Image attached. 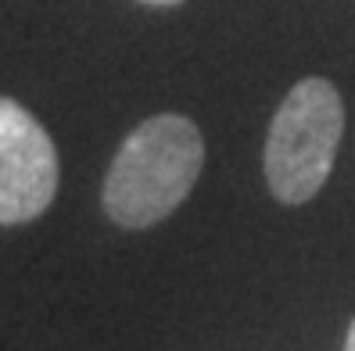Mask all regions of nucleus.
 Masks as SVG:
<instances>
[{"mask_svg":"<svg viewBox=\"0 0 355 351\" xmlns=\"http://www.w3.org/2000/svg\"><path fill=\"white\" fill-rule=\"evenodd\" d=\"M345 105L330 79L309 75L280 100L266 140V179L284 204H305L334 169Z\"/></svg>","mask_w":355,"mask_h":351,"instance_id":"nucleus-2","label":"nucleus"},{"mask_svg":"<svg viewBox=\"0 0 355 351\" xmlns=\"http://www.w3.org/2000/svg\"><path fill=\"white\" fill-rule=\"evenodd\" d=\"M345 351H355V319L348 326V341H345Z\"/></svg>","mask_w":355,"mask_h":351,"instance_id":"nucleus-4","label":"nucleus"},{"mask_svg":"<svg viewBox=\"0 0 355 351\" xmlns=\"http://www.w3.org/2000/svg\"><path fill=\"white\" fill-rule=\"evenodd\" d=\"M140 4H155V8H169V4H180V0H140Z\"/></svg>","mask_w":355,"mask_h":351,"instance_id":"nucleus-5","label":"nucleus"},{"mask_svg":"<svg viewBox=\"0 0 355 351\" xmlns=\"http://www.w3.org/2000/svg\"><path fill=\"white\" fill-rule=\"evenodd\" d=\"M58 194V151L47 129L11 97H0V222L40 219Z\"/></svg>","mask_w":355,"mask_h":351,"instance_id":"nucleus-3","label":"nucleus"},{"mask_svg":"<svg viewBox=\"0 0 355 351\" xmlns=\"http://www.w3.org/2000/svg\"><path fill=\"white\" fill-rule=\"evenodd\" d=\"M201 165L205 140L187 115L140 122L104 176V212L126 230H148L187 201Z\"/></svg>","mask_w":355,"mask_h":351,"instance_id":"nucleus-1","label":"nucleus"}]
</instances>
